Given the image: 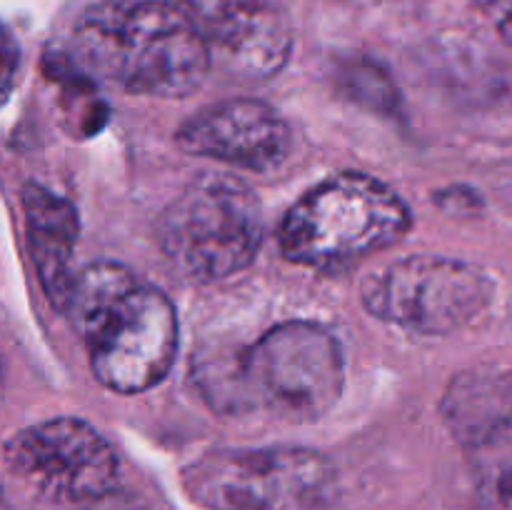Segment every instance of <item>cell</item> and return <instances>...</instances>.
Here are the masks:
<instances>
[{
  "mask_svg": "<svg viewBox=\"0 0 512 510\" xmlns=\"http://www.w3.org/2000/svg\"><path fill=\"white\" fill-rule=\"evenodd\" d=\"M373 318L418 335H450L488 310L493 280L483 268L448 255H410L385 265L363 283Z\"/></svg>",
  "mask_w": 512,
  "mask_h": 510,
  "instance_id": "52a82bcc",
  "label": "cell"
},
{
  "mask_svg": "<svg viewBox=\"0 0 512 510\" xmlns=\"http://www.w3.org/2000/svg\"><path fill=\"white\" fill-rule=\"evenodd\" d=\"M333 465L308 448L213 450L185 470V488L208 510H320Z\"/></svg>",
  "mask_w": 512,
  "mask_h": 510,
  "instance_id": "8992f818",
  "label": "cell"
},
{
  "mask_svg": "<svg viewBox=\"0 0 512 510\" xmlns=\"http://www.w3.org/2000/svg\"><path fill=\"white\" fill-rule=\"evenodd\" d=\"M440 415L465 450L512 428V370L480 365L450 380Z\"/></svg>",
  "mask_w": 512,
  "mask_h": 510,
  "instance_id": "7c38bea8",
  "label": "cell"
},
{
  "mask_svg": "<svg viewBox=\"0 0 512 510\" xmlns=\"http://www.w3.org/2000/svg\"><path fill=\"white\" fill-rule=\"evenodd\" d=\"M23 213L28 248L45 295L58 310L65 308L73 285V250L80 220L73 203L40 183L23 188Z\"/></svg>",
  "mask_w": 512,
  "mask_h": 510,
  "instance_id": "8fae6325",
  "label": "cell"
},
{
  "mask_svg": "<svg viewBox=\"0 0 512 510\" xmlns=\"http://www.w3.org/2000/svg\"><path fill=\"white\" fill-rule=\"evenodd\" d=\"M180 150L233 168L270 173L290 155L293 135L283 115L255 98L213 103L185 120L175 133Z\"/></svg>",
  "mask_w": 512,
  "mask_h": 510,
  "instance_id": "30bf717a",
  "label": "cell"
},
{
  "mask_svg": "<svg viewBox=\"0 0 512 510\" xmlns=\"http://www.w3.org/2000/svg\"><path fill=\"white\" fill-rule=\"evenodd\" d=\"M203 35L213 60L245 78L280 73L293 50V25L278 0H173Z\"/></svg>",
  "mask_w": 512,
  "mask_h": 510,
  "instance_id": "9c48e42d",
  "label": "cell"
},
{
  "mask_svg": "<svg viewBox=\"0 0 512 510\" xmlns=\"http://www.w3.org/2000/svg\"><path fill=\"white\" fill-rule=\"evenodd\" d=\"M0 510H5V500H3V490H0Z\"/></svg>",
  "mask_w": 512,
  "mask_h": 510,
  "instance_id": "e0dca14e",
  "label": "cell"
},
{
  "mask_svg": "<svg viewBox=\"0 0 512 510\" xmlns=\"http://www.w3.org/2000/svg\"><path fill=\"white\" fill-rule=\"evenodd\" d=\"M0 388H3V365H0Z\"/></svg>",
  "mask_w": 512,
  "mask_h": 510,
  "instance_id": "ac0fdd59",
  "label": "cell"
},
{
  "mask_svg": "<svg viewBox=\"0 0 512 510\" xmlns=\"http://www.w3.org/2000/svg\"><path fill=\"white\" fill-rule=\"evenodd\" d=\"M338 90L363 108L375 113H395L400 103V93L390 75L378 63L368 58H353L343 63L335 73Z\"/></svg>",
  "mask_w": 512,
  "mask_h": 510,
  "instance_id": "5bb4252c",
  "label": "cell"
},
{
  "mask_svg": "<svg viewBox=\"0 0 512 510\" xmlns=\"http://www.w3.org/2000/svg\"><path fill=\"white\" fill-rule=\"evenodd\" d=\"M15 478L53 503H93L113 493L118 455L90 423L50 418L20 430L5 443Z\"/></svg>",
  "mask_w": 512,
  "mask_h": 510,
  "instance_id": "ba28073f",
  "label": "cell"
},
{
  "mask_svg": "<svg viewBox=\"0 0 512 510\" xmlns=\"http://www.w3.org/2000/svg\"><path fill=\"white\" fill-rule=\"evenodd\" d=\"M405 200L368 173H338L310 188L280 225V250L295 265L343 270L390 245L410 230Z\"/></svg>",
  "mask_w": 512,
  "mask_h": 510,
  "instance_id": "277c9868",
  "label": "cell"
},
{
  "mask_svg": "<svg viewBox=\"0 0 512 510\" xmlns=\"http://www.w3.org/2000/svg\"><path fill=\"white\" fill-rule=\"evenodd\" d=\"M215 408L268 413L285 423H315L338 405L345 388V355L328 328L288 320L265 330L253 345L200 373Z\"/></svg>",
  "mask_w": 512,
  "mask_h": 510,
  "instance_id": "3957f363",
  "label": "cell"
},
{
  "mask_svg": "<svg viewBox=\"0 0 512 510\" xmlns=\"http://www.w3.org/2000/svg\"><path fill=\"white\" fill-rule=\"evenodd\" d=\"M63 313L88 348L95 380L120 395L163 383L178 355L173 303L120 263H93L75 275Z\"/></svg>",
  "mask_w": 512,
  "mask_h": 510,
  "instance_id": "6da1fadb",
  "label": "cell"
},
{
  "mask_svg": "<svg viewBox=\"0 0 512 510\" xmlns=\"http://www.w3.org/2000/svg\"><path fill=\"white\" fill-rule=\"evenodd\" d=\"M480 510H512V428L465 450Z\"/></svg>",
  "mask_w": 512,
  "mask_h": 510,
  "instance_id": "4fadbf2b",
  "label": "cell"
},
{
  "mask_svg": "<svg viewBox=\"0 0 512 510\" xmlns=\"http://www.w3.org/2000/svg\"><path fill=\"white\" fill-rule=\"evenodd\" d=\"M15 70H18V45L10 30L0 23V98H5L13 88Z\"/></svg>",
  "mask_w": 512,
  "mask_h": 510,
  "instance_id": "9a60e30c",
  "label": "cell"
},
{
  "mask_svg": "<svg viewBox=\"0 0 512 510\" xmlns=\"http://www.w3.org/2000/svg\"><path fill=\"white\" fill-rule=\"evenodd\" d=\"M158 240L188 278H230L253 263L263 243L260 200L233 175H198L160 213Z\"/></svg>",
  "mask_w": 512,
  "mask_h": 510,
  "instance_id": "5b68a950",
  "label": "cell"
},
{
  "mask_svg": "<svg viewBox=\"0 0 512 510\" xmlns=\"http://www.w3.org/2000/svg\"><path fill=\"white\" fill-rule=\"evenodd\" d=\"M73 50L98 80L150 98H188L213 65L203 35L173 0L85 10L75 23Z\"/></svg>",
  "mask_w": 512,
  "mask_h": 510,
  "instance_id": "7a4b0ae2",
  "label": "cell"
},
{
  "mask_svg": "<svg viewBox=\"0 0 512 510\" xmlns=\"http://www.w3.org/2000/svg\"><path fill=\"white\" fill-rule=\"evenodd\" d=\"M485 13L500 38L512 45V0H485Z\"/></svg>",
  "mask_w": 512,
  "mask_h": 510,
  "instance_id": "2e32d148",
  "label": "cell"
}]
</instances>
